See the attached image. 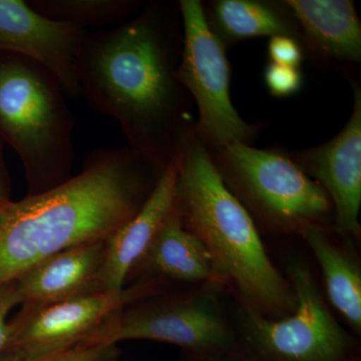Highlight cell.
<instances>
[{
    "label": "cell",
    "instance_id": "6da1fadb",
    "mask_svg": "<svg viewBox=\"0 0 361 361\" xmlns=\"http://www.w3.org/2000/svg\"><path fill=\"white\" fill-rule=\"evenodd\" d=\"M182 49L179 1H153L123 25L87 32L77 59L80 97L115 118L129 148L163 167L192 123V99L177 78Z\"/></svg>",
    "mask_w": 361,
    "mask_h": 361
},
{
    "label": "cell",
    "instance_id": "7a4b0ae2",
    "mask_svg": "<svg viewBox=\"0 0 361 361\" xmlns=\"http://www.w3.org/2000/svg\"><path fill=\"white\" fill-rule=\"evenodd\" d=\"M167 167L134 149L92 152L80 174L0 203V285L73 247L108 240L135 215Z\"/></svg>",
    "mask_w": 361,
    "mask_h": 361
},
{
    "label": "cell",
    "instance_id": "3957f363",
    "mask_svg": "<svg viewBox=\"0 0 361 361\" xmlns=\"http://www.w3.org/2000/svg\"><path fill=\"white\" fill-rule=\"evenodd\" d=\"M174 160L180 220L203 242L225 281L262 310L295 307V295L268 257L251 214L226 185L193 123L180 133Z\"/></svg>",
    "mask_w": 361,
    "mask_h": 361
},
{
    "label": "cell",
    "instance_id": "277c9868",
    "mask_svg": "<svg viewBox=\"0 0 361 361\" xmlns=\"http://www.w3.org/2000/svg\"><path fill=\"white\" fill-rule=\"evenodd\" d=\"M65 94L44 66L0 52V139L20 157L28 195L71 177L75 121Z\"/></svg>",
    "mask_w": 361,
    "mask_h": 361
},
{
    "label": "cell",
    "instance_id": "5b68a950",
    "mask_svg": "<svg viewBox=\"0 0 361 361\" xmlns=\"http://www.w3.org/2000/svg\"><path fill=\"white\" fill-rule=\"evenodd\" d=\"M209 152L235 196L271 225L301 232L322 226L334 212L324 190L286 149L235 142Z\"/></svg>",
    "mask_w": 361,
    "mask_h": 361
},
{
    "label": "cell",
    "instance_id": "8992f818",
    "mask_svg": "<svg viewBox=\"0 0 361 361\" xmlns=\"http://www.w3.org/2000/svg\"><path fill=\"white\" fill-rule=\"evenodd\" d=\"M179 6L183 49L177 78L198 109L195 134L209 151L235 142L253 144L260 126L247 123L233 106L226 47L209 27L203 2L180 0Z\"/></svg>",
    "mask_w": 361,
    "mask_h": 361
},
{
    "label": "cell",
    "instance_id": "52a82bcc",
    "mask_svg": "<svg viewBox=\"0 0 361 361\" xmlns=\"http://www.w3.org/2000/svg\"><path fill=\"white\" fill-rule=\"evenodd\" d=\"M135 302L111 315L80 344L116 345L127 339H149L196 353H212L231 342L229 329L212 297Z\"/></svg>",
    "mask_w": 361,
    "mask_h": 361
},
{
    "label": "cell",
    "instance_id": "ba28073f",
    "mask_svg": "<svg viewBox=\"0 0 361 361\" xmlns=\"http://www.w3.org/2000/svg\"><path fill=\"white\" fill-rule=\"evenodd\" d=\"M295 294L293 314L271 320L249 310L248 332L254 345L273 361H342L348 338L318 294L314 281L303 266L292 267Z\"/></svg>",
    "mask_w": 361,
    "mask_h": 361
},
{
    "label": "cell",
    "instance_id": "9c48e42d",
    "mask_svg": "<svg viewBox=\"0 0 361 361\" xmlns=\"http://www.w3.org/2000/svg\"><path fill=\"white\" fill-rule=\"evenodd\" d=\"M152 282L40 306L23 305L9 322L6 351L37 357L78 345L116 312L146 296Z\"/></svg>",
    "mask_w": 361,
    "mask_h": 361
},
{
    "label": "cell",
    "instance_id": "30bf717a",
    "mask_svg": "<svg viewBox=\"0 0 361 361\" xmlns=\"http://www.w3.org/2000/svg\"><path fill=\"white\" fill-rule=\"evenodd\" d=\"M353 110L348 122L330 141L315 148L289 152L292 160L324 190L332 204L334 227L358 236L361 205V87L351 82Z\"/></svg>",
    "mask_w": 361,
    "mask_h": 361
},
{
    "label": "cell",
    "instance_id": "8fae6325",
    "mask_svg": "<svg viewBox=\"0 0 361 361\" xmlns=\"http://www.w3.org/2000/svg\"><path fill=\"white\" fill-rule=\"evenodd\" d=\"M87 30L45 18L23 0H0V52L32 59L66 94L80 97L77 59Z\"/></svg>",
    "mask_w": 361,
    "mask_h": 361
},
{
    "label": "cell",
    "instance_id": "7c38bea8",
    "mask_svg": "<svg viewBox=\"0 0 361 361\" xmlns=\"http://www.w3.org/2000/svg\"><path fill=\"white\" fill-rule=\"evenodd\" d=\"M175 160L164 171L142 208L106 240L96 293L121 291L176 206Z\"/></svg>",
    "mask_w": 361,
    "mask_h": 361
},
{
    "label": "cell",
    "instance_id": "4fadbf2b",
    "mask_svg": "<svg viewBox=\"0 0 361 361\" xmlns=\"http://www.w3.org/2000/svg\"><path fill=\"white\" fill-rule=\"evenodd\" d=\"M298 23L306 56L334 65L361 61V23L351 0H285Z\"/></svg>",
    "mask_w": 361,
    "mask_h": 361
},
{
    "label": "cell",
    "instance_id": "5bb4252c",
    "mask_svg": "<svg viewBox=\"0 0 361 361\" xmlns=\"http://www.w3.org/2000/svg\"><path fill=\"white\" fill-rule=\"evenodd\" d=\"M106 240L73 247L45 259L16 280L20 304L40 306L96 293Z\"/></svg>",
    "mask_w": 361,
    "mask_h": 361
},
{
    "label": "cell",
    "instance_id": "9a60e30c",
    "mask_svg": "<svg viewBox=\"0 0 361 361\" xmlns=\"http://www.w3.org/2000/svg\"><path fill=\"white\" fill-rule=\"evenodd\" d=\"M137 269L177 281L225 282L203 242L183 225L176 206Z\"/></svg>",
    "mask_w": 361,
    "mask_h": 361
},
{
    "label": "cell",
    "instance_id": "2e32d148",
    "mask_svg": "<svg viewBox=\"0 0 361 361\" xmlns=\"http://www.w3.org/2000/svg\"><path fill=\"white\" fill-rule=\"evenodd\" d=\"M203 8L209 27L226 49L244 40L278 35L301 44L300 28L284 1L215 0L203 2Z\"/></svg>",
    "mask_w": 361,
    "mask_h": 361
},
{
    "label": "cell",
    "instance_id": "e0dca14e",
    "mask_svg": "<svg viewBox=\"0 0 361 361\" xmlns=\"http://www.w3.org/2000/svg\"><path fill=\"white\" fill-rule=\"evenodd\" d=\"M322 267L330 301L356 329L361 327V276L360 270L331 243L322 226L301 231Z\"/></svg>",
    "mask_w": 361,
    "mask_h": 361
},
{
    "label": "cell",
    "instance_id": "ac0fdd59",
    "mask_svg": "<svg viewBox=\"0 0 361 361\" xmlns=\"http://www.w3.org/2000/svg\"><path fill=\"white\" fill-rule=\"evenodd\" d=\"M27 2L45 18L82 30L116 27L130 20L134 13L147 4L140 0H28Z\"/></svg>",
    "mask_w": 361,
    "mask_h": 361
},
{
    "label": "cell",
    "instance_id": "d6986e66",
    "mask_svg": "<svg viewBox=\"0 0 361 361\" xmlns=\"http://www.w3.org/2000/svg\"><path fill=\"white\" fill-rule=\"evenodd\" d=\"M118 356V350L116 345L78 344L66 350L37 357H30L13 351H6L0 356V361H116Z\"/></svg>",
    "mask_w": 361,
    "mask_h": 361
},
{
    "label": "cell",
    "instance_id": "ffe728a7",
    "mask_svg": "<svg viewBox=\"0 0 361 361\" xmlns=\"http://www.w3.org/2000/svg\"><path fill=\"white\" fill-rule=\"evenodd\" d=\"M264 80L270 94L277 97L293 96L301 90L303 84L300 68L273 63L266 66Z\"/></svg>",
    "mask_w": 361,
    "mask_h": 361
},
{
    "label": "cell",
    "instance_id": "44dd1931",
    "mask_svg": "<svg viewBox=\"0 0 361 361\" xmlns=\"http://www.w3.org/2000/svg\"><path fill=\"white\" fill-rule=\"evenodd\" d=\"M268 56L270 63L292 68H300L305 58L300 42L287 35L271 37L268 44Z\"/></svg>",
    "mask_w": 361,
    "mask_h": 361
},
{
    "label": "cell",
    "instance_id": "7402d4cb",
    "mask_svg": "<svg viewBox=\"0 0 361 361\" xmlns=\"http://www.w3.org/2000/svg\"><path fill=\"white\" fill-rule=\"evenodd\" d=\"M20 304L16 280L0 285V356L6 353L11 339V326L7 316L16 306Z\"/></svg>",
    "mask_w": 361,
    "mask_h": 361
},
{
    "label": "cell",
    "instance_id": "603a6c76",
    "mask_svg": "<svg viewBox=\"0 0 361 361\" xmlns=\"http://www.w3.org/2000/svg\"><path fill=\"white\" fill-rule=\"evenodd\" d=\"M11 199V180L4 161L2 147L0 144V203Z\"/></svg>",
    "mask_w": 361,
    "mask_h": 361
}]
</instances>
